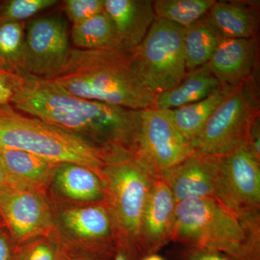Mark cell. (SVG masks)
<instances>
[{
  "mask_svg": "<svg viewBox=\"0 0 260 260\" xmlns=\"http://www.w3.org/2000/svg\"><path fill=\"white\" fill-rule=\"evenodd\" d=\"M184 35L182 27L155 19L141 44L132 50L137 72L154 95L177 86L187 73Z\"/></svg>",
  "mask_w": 260,
  "mask_h": 260,
  "instance_id": "obj_7",
  "label": "cell"
},
{
  "mask_svg": "<svg viewBox=\"0 0 260 260\" xmlns=\"http://www.w3.org/2000/svg\"><path fill=\"white\" fill-rule=\"evenodd\" d=\"M57 164L25 150L0 149V165L11 184L18 187L44 192L51 184Z\"/></svg>",
  "mask_w": 260,
  "mask_h": 260,
  "instance_id": "obj_17",
  "label": "cell"
},
{
  "mask_svg": "<svg viewBox=\"0 0 260 260\" xmlns=\"http://www.w3.org/2000/svg\"><path fill=\"white\" fill-rule=\"evenodd\" d=\"M194 150L181 134L167 110L148 108L140 112L135 155L155 177L184 161Z\"/></svg>",
  "mask_w": 260,
  "mask_h": 260,
  "instance_id": "obj_9",
  "label": "cell"
},
{
  "mask_svg": "<svg viewBox=\"0 0 260 260\" xmlns=\"http://www.w3.org/2000/svg\"><path fill=\"white\" fill-rule=\"evenodd\" d=\"M25 30L20 73L50 79L63 68L72 49L68 21L59 14L48 15L28 22Z\"/></svg>",
  "mask_w": 260,
  "mask_h": 260,
  "instance_id": "obj_10",
  "label": "cell"
},
{
  "mask_svg": "<svg viewBox=\"0 0 260 260\" xmlns=\"http://www.w3.org/2000/svg\"><path fill=\"white\" fill-rule=\"evenodd\" d=\"M65 260H102L99 254H88V253L67 252Z\"/></svg>",
  "mask_w": 260,
  "mask_h": 260,
  "instance_id": "obj_33",
  "label": "cell"
},
{
  "mask_svg": "<svg viewBox=\"0 0 260 260\" xmlns=\"http://www.w3.org/2000/svg\"><path fill=\"white\" fill-rule=\"evenodd\" d=\"M51 81L75 96L144 110L153 107L155 95L145 86L132 51L73 49Z\"/></svg>",
  "mask_w": 260,
  "mask_h": 260,
  "instance_id": "obj_2",
  "label": "cell"
},
{
  "mask_svg": "<svg viewBox=\"0 0 260 260\" xmlns=\"http://www.w3.org/2000/svg\"><path fill=\"white\" fill-rule=\"evenodd\" d=\"M229 188L243 217L259 215V158L249 145L223 156Z\"/></svg>",
  "mask_w": 260,
  "mask_h": 260,
  "instance_id": "obj_13",
  "label": "cell"
},
{
  "mask_svg": "<svg viewBox=\"0 0 260 260\" xmlns=\"http://www.w3.org/2000/svg\"><path fill=\"white\" fill-rule=\"evenodd\" d=\"M207 15L184 28V51L187 72L208 64L223 39Z\"/></svg>",
  "mask_w": 260,
  "mask_h": 260,
  "instance_id": "obj_22",
  "label": "cell"
},
{
  "mask_svg": "<svg viewBox=\"0 0 260 260\" xmlns=\"http://www.w3.org/2000/svg\"><path fill=\"white\" fill-rule=\"evenodd\" d=\"M51 183L59 195L77 204L106 202L102 179L84 166L73 162L58 164Z\"/></svg>",
  "mask_w": 260,
  "mask_h": 260,
  "instance_id": "obj_18",
  "label": "cell"
},
{
  "mask_svg": "<svg viewBox=\"0 0 260 260\" xmlns=\"http://www.w3.org/2000/svg\"><path fill=\"white\" fill-rule=\"evenodd\" d=\"M13 74L0 64V105L11 104L13 95Z\"/></svg>",
  "mask_w": 260,
  "mask_h": 260,
  "instance_id": "obj_30",
  "label": "cell"
},
{
  "mask_svg": "<svg viewBox=\"0 0 260 260\" xmlns=\"http://www.w3.org/2000/svg\"><path fill=\"white\" fill-rule=\"evenodd\" d=\"M176 203L189 198H209L240 215L229 182L223 157L194 151L184 161L162 173Z\"/></svg>",
  "mask_w": 260,
  "mask_h": 260,
  "instance_id": "obj_8",
  "label": "cell"
},
{
  "mask_svg": "<svg viewBox=\"0 0 260 260\" xmlns=\"http://www.w3.org/2000/svg\"><path fill=\"white\" fill-rule=\"evenodd\" d=\"M176 200L162 177L154 179L142 220V249L154 254L170 241L175 214Z\"/></svg>",
  "mask_w": 260,
  "mask_h": 260,
  "instance_id": "obj_14",
  "label": "cell"
},
{
  "mask_svg": "<svg viewBox=\"0 0 260 260\" xmlns=\"http://www.w3.org/2000/svg\"><path fill=\"white\" fill-rule=\"evenodd\" d=\"M214 0H156L155 19L167 20L186 28L203 18L215 4Z\"/></svg>",
  "mask_w": 260,
  "mask_h": 260,
  "instance_id": "obj_24",
  "label": "cell"
},
{
  "mask_svg": "<svg viewBox=\"0 0 260 260\" xmlns=\"http://www.w3.org/2000/svg\"><path fill=\"white\" fill-rule=\"evenodd\" d=\"M141 260H165L162 256L158 255L156 254H150L145 256Z\"/></svg>",
  "mask_w": 260,
  "mask_h": 260,
  "instance_id": "obj_35",
  "label": "cell"
},
{
  "mask_svg": "<svg viewBox=\"0 0 260 260\" xmlns=\"http://www.w3.org/2000/svg\"><path fill=\"white\" fill-rule=\"evenodd\" d=\"M2 148V146H1V145H0V149H1Z\"/></svg>",
  "mask_w": 260,
  "mask_h": 260,
  "instance_id": "obj_38",
  "label": "cell"
},
{
  "mask_svg": "<svg viewBox=\"0 0 260 260\" xmlns=\"http://www.w3.org/2000/svg\"><path fill=\"white\" fill-rule=\"evenodd\" d=\"M10 105L109 152L136 153L140 112L75 96L50 80L13 74Z\"/></svg>",
  "mask_w": 260,
  "mask_h": 260,
  "instance_id": "obj_1",
  "label": "cell"
},
{
  "mask_svg": "<svg viewBox=\"0 0 260 260\" xmlns=\"http://www.w3.org/2000/svg\"><path fill=\"white\" fill-rule=\"evenodd\" d=\"M0 214L16 246L54 232V213L42 191L0 187Z\"/></svg>",
  "mask_w": 260,
  "mask_h": 260,
  "instance_id": "obj_11",
  "label": "cell"
},
{
  "mask_svg": "<svg viewBox=\"0 0 260 260\" xmlns=\"http://www.w3.org/2000/svg\"><path fill=\"white\" fill-rule=\"evenodd\" d=\"M65 15L73 24L79 23L104 11V0H66Z\"/></svg>",
  "mask_w": 260,
  "mask_h": 260,
  "instance_id": "obj_28",
  "label": "cell"
},
{
  "mask_svg": "<svg viewBox=\"0 0 260 260\" xmlns=\"http://www.w3.org/2000/svg\"><path fill=\"white\" fill-rule=\"evenodd\" d=\"M130 252H135L125 244L121 242H118L115 255L113 260H130Z\"/></svg>",
  "mask_w": 260,
  "mask_h": 260,
  "instance_id": "obj_32",
  "label": "cell"
},
{
  "mask_svg": "<svg viewBox=\"0 0 260 260\" xmlns=\"http://www.w3.org/2000/svg\"><path fill=\"white\" fill-rule=\"evenodd\" d=\"M207 16L223 39H253L257 28L252 13L232 3L215 2Z\"/></svg>",
  "mask_w": 260,
  "mask_h": 260,
  "instance_id": "obj_21",
  "label": "cell"
},
{
  "mask_svg": "<svg viewBox=\"0 0 260 260\" xmlns=\"http://www.w3.org/2000/svg\"><path fill=\"white\" fill-rule=\"evenodd\" d=\"M24 23L0 19V64L18 74L23 66L25 30Z\"/></svg>",
  "mask_w": 260,
  "mask_h": 260,
  "instance_id": "obj_25",
  "label": "cell"
},
{
  "mask_svg": "<svg viewBox=\"0 0 260 260\" xmlns=\"http://www.w3.org/2000/svg\"><path fill=\"white\" fill-rule=\"evenodd\" d=\"M0 145L25 150L55 164L84 166L102 181L112 153L78 135L18 112L10 104L0 105Z\"/></svg>",
  "mask_w": 260,
  "mask_h": 260,
  "instance_id": "obj_4",
  "label": "cell"
},
{
  "mask_svg": "<svg viewBox=\"0 0 260 260\" xmlns=\"http://www.w3.org/2000/svg\"><path fill=\"white\" fill-rule=\"evenodd\" d=\"M71 39L76 49L85 50L121 49L112 21L105 12L73 24Z\"/></svg>",
  "mask_w": 260,
  "mask_h": 260,
  "instance_id": "obj_23",
  "label": "cell"
},
{
  "mask_svg": "<svg viewBox=\"0 0 260 260\" xmlns=\"http://www.w3.org/2000/svg\"><path fill=\"white\" fill-rule=\"evenodd\" d=\"M59 223L64 234L75 242L84 244L95 254L107 253L119 234L107 202L68 207L61 210Z\"/></svg>",
  "mask_w": 260,
  "mask_h": 260,
  "instance_id": "obj_12",
  "label": "cell"
},
{
  "mask_svg": "<svg viewBox=\"0 0 260 260\" xmlns=\"http://www.w3.org/2000/svg\"><path fill=\"white\" fill-rule=\"evenodd\" d=\"M232 87L221 85L200 102L167 110L178 130L188 141L191 143L198 136L206 121Z\"/></svg>",
  "mask_w": 260,
  "mask_h": 260,
  "instance_id": "obj_20",
  "label": "cell"
},
{
  "mask_svg": "<svg viewBox=\"0 0 260 260\" xmlns=\"http://www.w3.org/2000/svg\"><path fill=\"white\" fill-rule=\"evenodd\" d=\"M154 176L134 153L114 154L103 173L106 202L115 220L119 242L143 252L142 220Z\"/></svg>",
  "mask_w": 260,
  "mask_h": 260,
  "instance_id": "obj_5",
  "label": "cell"
},
{
  "mask_svg": "<svg viewBox=\"0 0 260 260\" xmlns=\"http://www.w3.org/2000/svg\"><path fill=\"white\" fill-rule=\"evenodd\" d=\"M255 58L254 38L223 39L208 64L221 85L235 86L250 78Z\"/></svg>",
  "mask_w": 260,
  "mask_h": 260,
  "instance_id": "obj_16",
  "label": "cell"
},
{
  "mask_svg": "<svg viewBox=\"0 0 260 260\" xmlns=\"http://www.w3.org/2000/svg\"><path fill=\"white\" fill-rule=\"evenodd\" d=\"M251 78L233 86L191 143L194 151L223 157L249 145L259 109Z\"/></svg>",
  "mask_w": 260,
  "mask_h": 260,
  "instance_id": "obj_6",
  "label": "cell"
},
{
  "mask_svg": "<svg viewBox=\"0 0 260 260\" xmlns=\"http://www.w3.org/2000/svg\"><path fill=\"white\" fill-rule=\"evenodd\" d=\"M186 260H234L227 254L208 249H189Z\"/></svg>",
  "mask_w": 260,
  "mask_h": 260,
  "instance_id": "obj_31",
  "label": "cell"
},
{
  "mask_svg": "<svg viewBox=\"0 0 260 260\" xmlns=\"http://www.w3.org/2000/svg\"><path fill=\"white\" fill-rule=\"evenodd\" d=\"M220 86L221 84L206 64L187 72L184 79L174 88L155 94L153 108L172 110L184 107L203 100Z\"/></svg>",
  "mask_w": 260,
  "mask_h": 260,
  "instance_id": "obj_19",
  "label": "cell"
},
{
  "mask_svg": "<svg viewBox=\"0 0 260 260\" xmlns=\"http://www.w3.org/2000/svg\"><path fill=\"white\" fill-rule=\"evenodd\" d=\"M17 249L8 228L0 225V260H14Z\"/></svg>",
  "mask_w": 260,
  "mask_h": 260,
  "instance_id": "obj_29",
  "label": "cell"
},
{
  "mask_svg": "<svg viewBox=\"0 0 260 260\" xmlns=\"http://www.w3.org/2000/svg\"><path fill=\"white\" fill-rule=\"evenodd\" d=\"M5 225L4 220H3V217H2L1 214H0V225Z\"/></svg>",
  "mask_w": 260,
  "mask_h": 260,
  "instance_id": "obj_36",
  "label": "cell"
},
{
  "mask_svg": "<svg viewBox=\"0 0 260 260\" xmlns=\"http://www.w3.org/2000/svg\"><path fill=\"white\" fill-rule=\"evenodd\" d=\"M104 10L112 21L121 49H136L155 20L153 1L104 0Z\"/></svg>",
  "mask_w": 260,
  "mask_h": 260,
  "instance_id": "obj_15",
  "label": "cell"
},
{
  "mask_svg": "<svg viewBox=\"0 0 260 260\" xmlns=\"http://www.w3.org/2000/svg\"><path fill=\"white\" fill-rule=\"evenodd\" d=\"M259 215L242 217L218 200L189 198L176 205L170 240L234 260H259Z\"/></svg>",
  "mask_w": 260,
  "mask_h": 260,
  "instance_id": "obj_3",
  "label": "cell"
},
{
  "mask_svg": "<svg viewBox=\"0 0 260 260\" xmlns=\"http://www.w3.org/2000/svg\"><path fill=\"white\" fill-rule=\"evenodd\" d=\"M57 0H10L2 2L0 19L22 22L57 4Z\"/></svg>",
  "mask_w": 260,
  "mask_h": 260,
  "instance_id": "obj_27",
  "label": "cell"
},
{
  "mask_svg": "<svg viewBox=\"0 0 260 260\" xmlns=\"http://www.w3.org/2000/svg\"><path fill=\"white\" fill-rule=\"evenodd\" d=\"M7 185L13 186V184H11V182H10L9 178L7 176L4 169H3L2 166L0 165V187Z\"/></svg>",
  "mask_w": 260,
  "mask_h": 260,
  "instance_id": "obj_34",
  "label": "cell"
},
{
  "mask_svg": "<svg viewBox=\"0 0 260 260\" xmlns=\"http://www.w3.org/2000/svg\"><path fill=\"white\" fill-rule=\"evenodd\" d=\"M2 1H0V6H1Z\"/></svg>",
  "mask_w": 260,
  "mask_h": 260,
  "instance_id": "obj_37",
  "label": "cell"
},
{
  "mask_svg": "<svg viewBox=\"0 0 260 260\" xmlns=\"http://www.w3.org/2000/svg\"><path fill=\"white\" fill-rule=\"evenodd\" d=\"M66 249L54 232L18 246L14 260H65Z\"/></svg>",
  "mask_w": 260,
  "mask_h": 260,
  "instance_id": "obj_26",
  "label": "cell"
}]
</instances>
